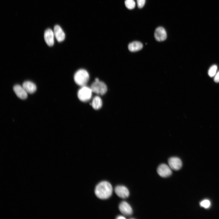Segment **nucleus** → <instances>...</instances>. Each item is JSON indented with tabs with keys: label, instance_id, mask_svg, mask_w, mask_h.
Returning <instances> with one entry per match:
<instances>
[{
	"label": "nucleus",
	"instance_id": "nucleus-1",
	"mask_svg": "<svg viewBox=\"0 0 219 219\" xmlns=\"http://www.w3.org/2000/svg\"><path fill=\"white\" fill-rule=\"evenodd\" d=\"M113 188L111 184L106 181H103L96 186L95 193L96 196L101 199H106L112 195Z\"/></svg>",
	"mask_w": 219,
	"mask_h": 219
},
{
	"label": "nucleus",
	"instance_id": "nucleus-2",
	"mask_svg": "<svg viewBox=\"0 0 219 219\" xmlns=\"http://www.w3.org/2000/svg\"><path fill=\"white\" fill-rule=\"evenodd\" d=\"M89 75L88 72L85 69H81L77 70L74 76L75 82L81 87L86 85L89 81Z\"/></svg>",
	"mask_w": 219,
	"mask_h": 219
},
{
	"label": "nucleus",
	"instance_id": "nucleus-3",
	"mask_svg": "<svg viewBox=\"0 0 219 219\" xmlns=\"http://www.w3.org/2000/svg\"><path fill=\"white\" fill-rule=\"evenodd\" d=\"M90 87L93 92L100 95H104L107 90V87L106 84L100 81L98 78H95L94 82L92 83Z\"/></svg>",
	"mask_w": 219,
	"mask_h": 219
},
{
	"label": "nucleus",
	"instance_id": "nucleus-4",
	"mask_svg": "<svg viewBox=\"0 0 219 219\" xmlns=\"http://www.w3.org/2000/svg\"><path fill=\"white\" fill-rule=\"evenodd\" d=\"M92 92L90 87L86 85L82 86L78 91V97L80 101L87 102L91 99Z\"/></svg>",
	"mask_w": 219,
	"mask_h": 219
},
{
	"label": "nucleus",
	"instance_id": "nucleus-5",
	"mask_svg": "<svg viewBox=\"0 0 219 219\" xmlns=\"http://www.w3.org/2000/svg\"><path fill=\"white\" fill-rule=\"evenodd\" d=\"M157 172L160 176L164 178L169 176L172 174L171 169L165 164H162L158 166Z\"/></svg>",
	"mask_w": 219,
	"mask_h": 219
},
{
	"label": "nucleus",
	"instance_id": "nucleus-6",
	"mask_svg": "<svg viewBox=\"0 0 219 219\" xmlns=\"http://www.w3.org/2000/svg\"><path fill=\"white\" fill-rule=\"evenodd\" d=\"M154 37L158 41H162L167 38V33L165 29L161 26L156 29L154 32Z\"/></svg>",
	"mask_w": 219,
	"mask_h": 219
},
{
	"label": "nucleus",
	"instance_id": "nucleus-7",
	"mask_svg": "<svg viewBox=\"0 0 219 219\" xmlns=\"http://www.w3.org/2000/svg\"><path fill=\"white\" fill-rule=\"evenodd\" d=\"M169 166L173 170H178L182 167V163L181 159L177 157H172L168 161Z\"/></svg>",
	"mask_w": 219,
	"mask_h": 219
},
{
	"label": "nucleus",
	"instance_id": "nucleus-8",
	"mask_svg": "<svg viewBox=\"0 0 219 219\" xmlns=\"http://www.w3.org/2000/svg\"><path fill=\"white\" fill-rule=\"evenodd\" d=\"M115 192L116 194L119 197L125 198L129 195V192L128 189L123 186L119 185L116 187Z\"/></svg>",
	"mask_w": 219,
	"mask_h": 219
},
{
	"label": "nucleus",
	"instance_id": "nucleus-9",
	"mask_svg": "<svg viewBox=\"0 0 219 219\" xmlns=\"http://www.w3.org/2000/svg\"><path fill=\"white\" fill-rule=\"evenodd\" d=\"M119 208L120 212L125 215L129 216L132 214V209L127 202L124 201L121 202L119 204Z\"/></svg>",
	"mask_w": 219,
	"mask_h": 219
},
{
	"label": "nucleus",
	"instance_id": "nucleus-10",
	"mask_svg": "<svg viewBox=\"0 0 219 219\" xmlns=\"http://www.w3.org/2000/svg\"><path fill=\"white\" fill-rule=\"evenodd\" d=\"M54 33L50 29L46 30L44 33V39L47 44L49 46H52L54 43Z\"/></svg>",
	"mask_w": 219,
	"mask_h": 219
},
{
	"label": "nucleus",
	"instance_id": "nucleus-11",
	"mask_svg": "<svg viewBox=\"0 0 219 219\" xmlns=\"http://www.w3.org/2000/svg\"><path fill=\"white\" fill-rule=\"evenodd\" d=\"M13 90L16 96L19 98L24 99L27 97V92L23 87L19 85H15L13 88Z\"/></svg>",
	"mask_w": 219,
	"mask_h": 219
},
{
	"label": "nucleus",
	"instance_id": "nucleus-12",
	"mask_svg": "<svg viewBox=\"0 0 219 219\" xmlns=\"http://www.w3.org/2000/svg\"><path fill=\"white\" fill-rule=\"evenodd\" d=\"M54 33L58 42H61L64 40L65 36V33L59 25H56L54 26Z\"/></svg>",
	"mask_w": 219,
	"mask_h": 219
},
{
	"label": "nucleus",
	"instance_id": "nucleus-13",
	"mask_svg": "<svg viewBox=\"0 0 219 219\" xmlns=\"http://www.w3.org/2000/svg\"><path fill=\"white\" fill-rule=\"evenodd\" d=\"M22 86L27 93L30 94L34 93L36 89V85L33 82L29 81H26L24 82Z\"/></svg>",
	"mask_w": 219,
	"mask_h": 219
},
{
	"label": "nucleus",
	"instance_id": "nucleus-14",
	"mask_svg": "<svg viewBox=\"0 0 219 219\" xmlns=\"http://www.w3.org/2000/svg\"><path fill=\"white\" fill-rule=\"evenodd\" d=\"M143 47V44L141 42L134 41L130 43L128 45V48L130 51L134 52L140 50Z\"/></svg>",
	"mask_w": 219,
	"mask_h": 219
},
{
	"label": "nucleus",
	"instance_id": "nucleus-15",
	"mask_svg": "<svg viewBox=\"0 0 219 219\" xmlns=\"http://www.w3.org/2000/svg\"><path fill=\"white\" fill-rule=\"evenodd\" d=\"M91 105L95 109H100L102 106V101L100 97L98 96H95L93 99Z\"/></svg>",
	"mask_w": 219,
	"mask_h": 219
},
{
	"label": "nucleus",
	"instance_id": "nucleus-16",
	"mask_svg": "<svg viewBox=\"0 0 219 219\" xmlns=\"http://www.w3.org/2000/svg\"><path fill=\"white\" fill-rule=\"evenodd\" d=\"M125 4L126 7L130 9H133L135 6V3L134 0H125Z\"/></svg>",
	"mask_w": 219,
	"mask_h": 219
},
{
	"label": "nucleus",
	"instance_id": "nucleus-17",
	"mask_svg": "<svg viewBox=\"0 0 219 219\" xmlns=\"http://www.w3.org/2000/svg\"><path fill=\"white\" fill-rule=\"evenodd\" d=\"M217 69V66L216 65L212 66L210 68L208 71L209 75L210 77L214 76L216 74Z\"/></svg>",
	"mask_w": 219,
	"mask_h": 219
},
{
	"label": "nucleus",
	"instance_id": "nucleus-18",
	"mask_svg": "<svg viewBox=\"0 0 219 219\" xmlns=\"http://www.w3.org/2000/svg\"><path fill=\"white\" fill-rule=\"evenodd\" d=\"M211 205L210 200H202L200 203V206L205 208H209Z\"/></svg>",
	"mask_w": 219,
	"mask_h": 219
},
{
	"label": "nucleus",
	"instance_id": "nucleus-19",
	"mask_svg": "<svg viewBox=\"0 0 219 219\" xmlns=\"http://www.w3.org/2000/svg\"><path fill=\"white\" fill-rule=\"evenodd\" d=\"M138 7L139 8H142L144 5L145 0H137Z\"/></svg>",
	"mask_w": 219,
	"mask_h": 219
},
{
	"label": "nucleus",
	"instance_id": "nucleus-20",
	"mask_svg": "<svg viewBox=\"0 0 219 219\" xmlns=\"http://www.w3.org/2000/svg\"><path fill=\"white\" fill-rule=\"evenodd\" d=\"M214 81L216 82H219V71L216 75L214 79Z\"/></svg>",
	"mask_w": 219,
	"mask_h": 219
},
{
	"label": "nucleus",
	"instance_id": "nucleus-21",
	"mask_svg": "<svg viewBox=\"0 0 219 219\" xmlns=\"http://www.w3.org/2000/svg\"><path fill=\"white\" fill-rule=\"evenodd\" d=\"M116 218L117 219H125L126 218L124 216L120 215V216H118L116 217Z\"/></svg>",
	"mask_w": 219,
	"mask_h": 219
}]
</instances>
